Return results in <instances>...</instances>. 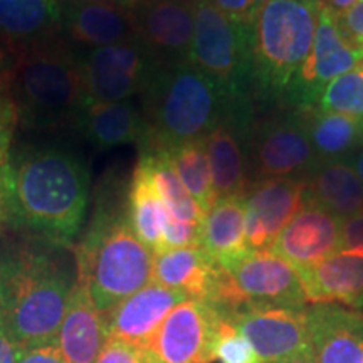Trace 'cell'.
<instances>
[{"instance_id":"1","label":"cell","mask_w":363,"mask_h":363,"mask_svg":"<svg viewBox=\"0 0 363 363\" xmlns=\"http://www.w3.org/2000/svg\"><path fill=\"white\" fill-rule=\"evenodd\" d=\"M4 224L71 249L83 229L91 177L74 148L54 142L22 143L0 167Z\"/></svg>"},{"instance_id":"2","label":"cell","mask_w":363,"mask_h":363,"mask_svg":"<svg viewBox=\"0 0 363 363\" xmlns=\"http://www.w3.org/2000/svg\"><path fill=\"white\" fill-rule=\"evenodd\" d=\"M76 281L71 249L19 233L0 240V315L19 350L56 342Z\"/></svg>"},{"instance_id":"3","label":"cell","mask_w":363,"mask_h":363,"mask_svg":"<svg viewBox=\"0 0 363 363\" xmlns=\"http://www.w3.org/2000/svg\"><path fill=\"white\" fill-rule=\"evenodd\" d=\"M94 214L76 246L78 281L88 288L98 310L110 311L116 303L145 288L153 278V251L131 229L126 202L120 199L121 180L103 182Z\"/></svg>"},{"instance_id":"4","label":"cell","mask_w":363,"mask_h":363,"mask_svg":"<svg viewBox=\"0 0 363 363\" xmlns=\"http://www.w3.org/2000/svg\"><path fill=\"white\" fill-rule=\"evenodd\" d=\"M140 94L147 123L140 153L203 140L227 110L219 86L190 61L157 66Z\"/></svg>"},{"instance_id":"5","label":"cell","mask_w":363,"mask_h":363,"mask_svg":"<svg viewBox=\"0 0 363 363\" xmlns=\"http://www.w3.org/2000/svg\"><path fill=\"white\" fill-rule=\"evenodd\" d=\"M9 96L24 130L71 128L83 108L78 49L65 35L17 49Z\"/></svg>"},{"instance_id":"6","label":"cell","mask_w":363,"mask_h":363,"mask_svg":"<svg viewBox=\"0 0 363 363\" xmlns=\"http://www.w3.org/2000/svg\"><path fill=\"white\" fill-rule=\"evenodd\" d=\"M321 0H266L252 27L254 99L288 104L315 40Z\"/></svg>"},{"instance_id":"7","label":"cell","mask_w":363,"mask_h":363,"mask_svg":"<svg viewBox=\"0 0 363 363\" xmlns=\"http://www.w3.org/2000/svg\"><path fill=\"white\" fill-rule=\"evenodd\" d=\"M190 59L219 86L227 111L254 116L252 26L238 22L211 0H194Z\"/></svg>"},{"instance_id":"8","label":"cell","mask_w":363,"mask_h":363,"mask_svg":"<svg viewBox=\"0 0 363 363\" xmlns=\"http://www.w3.org/2000/svg\"><path fill=\"white\" fill-rule=\"evenodd\" d=\"M83 106L128 101L140 94L158 66L136 38L93 49H78Z\"/></svg>"},{"instance_id":"9","label":"cell","mask_w":363,"mask_h":363,"mask_svg":"<svg viewBox=\"0 0 363 363\" xmlns=\"http://www.w3.org/2000/svg\"><path fill=\"white\" fill-rule=\"evenodd\" d=\"M318 163L303 111L254 125L247 140V174L252 179H306Z\"/></svg>"},{"instance_id":"10","label":"cell","mask_w":363,"mask_h":363,"mask_svg":"<svg viewBox=\"0 0 363 363\" xmlns=\"http://www.w3.org/2000/svg\"><path fill=\"white\" fill-rule=\"evenodd\" d=\"M362 61L363 51L355 48L340 29L337 13L321 4L311 54L286 106L296 111L311 110L326 84L355 69Z\"/></svg>"},{"instance_id":"11","label":"cell","mask_w":363,"mask_h":363,"mask_svg":"<svg viewBox=\"0 0 363 363\" xmlns=\"http://www.w3.org/2000/svg\"><path fill=\"white\" fill-rule=\"evenodd\" d=\"M242 298L244 305L306 308V294L291 262L272 251H246L220 266Z\"/></svg>"},{"instance_id":"12","label":"cell","mask_w":363,"mask_h":363,"mask_svg":"<svg viewBox=\"0 0 363 363\" xmlns=\"http://www.w3.org/2000/svg\"><path fill=\"white\" fill-rule=\"evenodd\" d=\"M135 38L158 66L190 59L194 39V0H128Z\"/></svg>"},{"instance_id":"13","label":"cell","mask_w":363,"mask_h":363,"mask_svg":"<svg viewBox=\"0 0 363 363\" xmlns=\"http://www.w3.org/2000/svg\"><path fill=\"white\" fill-rule=\"evenodd\" d=\"M220 313L199 299H185L163 320L150 343L157 363H212Z\"/></svg>"},{"instance_id":"14","label":"cell","mask_w":363,"mask_h":363,"mask_svg":"<svg viewBox=\"0 0 363 363\" xmlns=\"http://www.w3.org/2000/svg\"><path fill=\"white\" fill-rule=\"evenodd\" d=\"M222 318L238 328L264 363H279L311 348L306 308L246 305Z\"/></svg>"},{"instance_id":"15","label":"cell","mask_w":363,"mask_h":363,"mask_svg":"<svg viewBox=\"0 0 363 363\" xmlns=\"http://www.w3.org/2000/svg\"><path fill=\"white\" fill-rule=\"evenodd\" d=\"M343 219L326 211L306 195L293 219L286 224L271 251L306 271L342 251Z\"/></svg>"},{"instance_id":"16","label":"cell","mask_w":363,"mask_h":363,"mask_svg":"<svg viewBox=\"0 0 363 363\" xmlns=\"http://www.w3.org/2000/svg\"><path fill=\"white\" fill-rule=\"evenodd\" d=\"M305 185V179L251 180L244 190L249 251H271L281 230L301 206Z\"/></svg>"},{"instance_id":"17","label":"cell","mask_w":363,"mask_h":363,"mask_svg":"<svg viewBox=\"0 0 363 363\" xmlns=\"http://www.w3.org/2000/svg\"><path fill=\"white\" fill-rule=\"evenodd\" d=\"M62 35L76 49H93L135 38L123 0H65Z\"/></svg>"},{"instance_id":"18","label":"cell","mask_w":363,"mask_h":363,"mask_svg":"<svg viewBox=\"0 0 363 363\" xmlns=\"http://www.w3.org/2000/svg\"><path fill=\"white\" fill-rule=\"evenodd\" d=\"M310 347L316 363H363V315L337 303L306 308Z\"/></svg>"},{"instance_id":"19","label":"cell","mask_w":363,"mask_h":363,"mask_svg":"<svg viewBox=\"0 0 363 363\" xmlns=\"http://www.w3.org/2000/svg\"><path fill=\"white\" fill-rule=\"evenodd\" d=\"M185 299L182 291L150 283L106 311L108 335L148 348L163 320Z\"/></svg>"},{"instance_id":"20","label":"cell","mask_w":363,"mask_h":363,"mask_svg":"<svg viewBox=\"0 0 363 363\" xmlns=\"http://www.w3.org/2000/svg\"><path fill=\"white\" fill-rule=\"evenodd\" d=\"M106 313L98 310L84 284L76 281L57 331V347L66 363H96L108 342Z\"/></svg>"},{"instance_id":"21","label":"cell","mask_w":363,"mask_h":363,"mask_svg":"<svg viewBox=\"0 0 363 363\" xmlns=\"http://www.w3.org/2000/svg\"><path fill=\"white\" fill-rule=\"evenodd\" d=\"M220 274L222 267L201 246L169 249L153 256L152 283L208 305L214 301Z\"/></svg>"},{"instance_id":"22","label":"cell","mask_w":363,"mask_h":363,"mask_svg":"<svg viewBox=\"0 0 363 363\" xmlns=\"http://www.w3.org/2000/svg\"><path fill=\"white\" fill-rule=\"evenodd\" d=\"M252 128L227 115L206 136V152L216 199L244 194L251 184L247 174V140Z\"/></svg>"},{"instance_id":"23","label":"cell","mask_w":363,"mask_h":363,"mask_svg":"<svg viewBox=\"0 0 363 363\" xmlns=\"http://www.w3.org/2000/svg\"><path fill=\"white\" fill-rule=\"evenodd\" d=\"M308 305L337 303L363 310V254L340 251L320 264L298 271Z\"/></svg>"},{"instance_id":"24","label":"cell","mask_w":363,"mask_h":363,"mask_svg":"<svg viewBox=\"0 0 363 363\" xmlns=\"http://www.w3.org/2000/svg\"><path fill=\"white\" fill-rule=\"evenodd\" d=\"M71 128L99 150L128 143H143L147 123L142 108L130 101L86 104L72 121Z\"/></svg>"},{"instance_id":"25","label":"cell","mask_w":363,"mask_h":363,"mask_svg":"<svg viewBox=\"0 0 363 363\" xmlns=\"http://www.w3.org/2000/svg\"><path fill=\"white\" fill-rule=\"evenodd\" d=\"M61 0H0V39L13 49L62 35Z\"/></svg>"},{"instance_id":"26","label":"cell","mask_w":363,"mask_h":363,"mask_svg":"<svg viewBox=\"0 0 363 363\" xmlns=\"http://www.w3.org/2000/svg\"><path fill=\"white\" fill-rule=\"evenodd\" d=\"M201 247L219 266L249 251L244 194L219 197L208 208L201 224Z\"/></svg>"},{"instance_id":"27","label":"cell","mask_w":363,"mask_h":363,"mask_svg":"<svg viewBox=\"0 0 363 363\" xmlns=\"http://www.w3.org/2000/svg\"><path fill=\"white\" fill-rule=\"evenodd\" d=\"M305 182L306 197L340 219L363 212V184L348 160L320 162Z\"/></svg>"},{"instance_id":"28","label":"cell","mask_w":363,"mask_h":363,"mask_svg":"<svg viewBox=\"0 0 363 363\" xmlns=\"http://www.w3.org/2000/svg\"><path fill=\"white\" fill-rule=\"evenodd\" d=\"M126 214L136 238L155 254L160 249L169 211L142 162H138L131 177L126 194Z\"/></svg>"},{"instance_id":"29","label":"cell","mask_w":363,"mask_h":363,"mask_svg":"<svg viewBox=\"0 0 363 363\" xmlns=\"http://www.w3.org/2000/svg\"><path fill=\"white\" fill-rule=\"evenodd\" d=\"M318 162L348 160L360 145V121L337 113L303 111Z\"/></svg>"},{"instance_id":"30","label":"cell","mask_w":363,"mask_h":363,"mask_svg":"<svg viewBox=\"0 0 363 363\" xmlns=\"http://www.w3.org/2000/svg\"><path fill=\"white\" fill-rule=\"evenodd\" d=\"M138 162L147 167L170 217L182 222H190V224H202L203 212L182 185L165 152L140 153Z\"/></svg>"},{"instance_id":"31","label":"cell","mask_w":363,"mask_h":363,"mask_svg":"<svg viewBox=\"0 0 363 363\" xmlns=\"http://www.w3.org/2000/svg\"><path fill=\"white\" fill-rule=\"evenodd\" d=\"M203 140L179 145V147L167 150L165 153L169 155V160L174 167L175 174L179 175L182 185L206 216V212H208V208L214 206L217 199L214 189H212L211 169H208L206 142Z\"/></svg>"},{"instance_id":"32","label":"cell","mask_w":363,"mask_h":363,"mask_svg":"<svg viewBox=\"0 0 363 363\" xmlns=\"http://www.w3.org/2000/svg\"><path fill=\"white\" fill-rule=\"evenodd\" d=\"M315 110L363 121V67L358 66L326 84Z\"/></svg>"},{"instance_id":"33","label":"cell","mask_w":363,"mask_h":363,"mask_svg":"<svg viewBox=\"0 0 363 363\" xmlns=\"http://www.w3.org/2000/svg\"><path fill=\"white\" fill-rule=\"evenodd\" d=\"M214 360L220 363H264L254 352L251 343L224 318H220L219 328H217Z\"/></svg>"},{"instance_id":"34","label":"cell","mask_w":363,"mask_h":363,"mask_svg":"<svg viewBox=\"0 0 363 363\" xmlns=\"http://www.w3.org/2000/svg\"><path fill=\"white\" fill-rule=\"evenodd\" d=\"M96 363H157V360L148 348L120 338H108Z\"/></svg>"},{"instance_id":"35","label":"cell","mask_w":363,"mask_h":363,"mask_svg":"<svg viewBox=\"0 0 363 363\" xmlns=\"http://www.w3.org/2000/svg\"><path fill=\"white\" fill-rule=\"evenodd\" d=\"M190 246H201V224L182 222L169 216L165 229H163L160 249L157 252Z\"/></svg>"},{"instance_id":"36","label":"cell","mask_w":363,"mask_h":363,"mask_svg":"<svg viewBox=\"0 0 363 363\" xmlns=\"http://www.w3.org/2000/svg\"><path fill=\"white\" fill-rule=\"evenodd\" d=\"M19 125L16 104L9 93H0V167L11 157L16 126Z\"/></svg>"},{"instance_id":"37","label":"cell","mask_w":363,"mask_h":363,"mask_svg":"<svg viewBox=\"0 0 363 363\" xmlns=\"http://www.w3.org/2000/svg\"><path fill=\"white\" fill-rule=\"evenodd\" d=\"M211 2L238 22L252 26L266 0H211Z\"/></svg>"},{"instance_id":"38","label":"cell","mask_w":363,"mask_h":363,"mask_svg":"<svg viewBox=\"0 0 363 363\" xmlns=\"http://www.w3.org/2000/svg\"><path fill=\"white\" fill-rule=\"evenodd\" d=\"M338 24L347 39L363 51V0H357L347 12L340 13Z\"/></svg>"},{"instance_id":"39","label":"cell","mask_w":363,"mask_h":363,"mask_svg":"<svg viewBox=\"0 0 363 363\" xmlns=\"http://www.w3.org/2000/svg\"><path fill=\"white\" fill-rule=\"evenodd\" d=\"M342 251L363 254V212L343 220Z\"/></svg>"},{"instance_id":"40","label":"cell","mask_w":363,"mask_h":363,"mask_svg":"<svg viewBox=\"0 0 363 363\" xmlns=\"http://www.w3.org/2000/svg\"><path fill=\"white\" fill-rule=\"evenodd\" d=\"M17 363H66L57 343H45L19 352Z\"/></svg>"},{"instance_id":"41","label":"cell","mask_w":363,"mask_h":363,"mask_svg":"<svg viewBox=\"0 0 363 363\" xmlns=\"http://www.w3.org/2000/svg\"><path fill=\"white\" fill-rule=\"evenodd\" d=\"M13 66H16V49L0 39V93H9Z\"/></svg>"},{"instance_id":"42","label":"cell","mask_w":363,"mask_h":363,"mask_svg":"<svg viewBox=\"0 0 363 363\" xmlns=\"http://www.w3.org/2000/svg\"><path fill=\"white\" fill-rule=\"evenodd\" d=\"M19 347L9 333L4 318L0 315V363H17L19 358Z\"/></svg>"},{"instance_id":"43","label":"cell","mask_w":363,"mask_h":363,"mask_svg":"<svg viewBox=\"0 0 363 363\" xmlns=\"http://www.w3.org/2000/svg\"><path fill=\"white\" fill-rule=\"evenodd\" d=\"M355 2H357V0H321V4H323L325 7H328L330 11L337 13V16H340V13H343V12H347L348 9H350Z\"/></svg>"},{"instance_id":"44","label":"cell","mask_w":363,"mask_h":363,"mask_svg":"<svg viewBox=\"0 0 363 363\" xmlns=\"http://www.w3.org/2000/svg\"><path fill=\"white\" fill-rule=\"evenodd\" d=\"M348 162L352 163V167L355 169L357 175L360 177V180L363 184V150H358L357 153H353V155L348 158Z\"/></svg>"},{"instance_id":"45","label":"cell","mask_w":363,"mask_h":363,"mask_svg":"<svg viewBox=\"0 0 363 363\" xmlns=\"http://www.w3.org/2000/svg\"><path fill=\"white\" fill-rule=\"evenodd\" d=\"M279 363H316V362H315V357H313L311 348H310V350L298 353V355H294L291 358H286V360L279 362Z\"/></svg>"},{"instance_id":"46","label":"cell","mask_w":363,"mask_h":363,"mask_svg":"<svg viewBox=\"0 0 363 363\" xmlns=\"http://www.w3.org/2000/svg\"><path fill=\"white\" fill-rule=\"evenodd\" d=\"M4 222V197H2V187H0V224Z\"/></svg>"},{"instance_id":"47","label":"cell","mask_w":363,"mask_h":363,"mask_svg":"<svg viewBox=\"0 0 363 363\" xmlns=\"http://www.w3.org/2000/svg\"><path fill=\"white\" fill-rule=\"evenodd\" d=\"M360 145L363 147V121H360Z\"/></svg>"},{"instance_id":"48","label":"cell","mask_w":363,"mask_h":363,"mask_svg":"<svg viewBox=\"0 0 363 363\" xmlns=\"http://www.w3.org/2000/svg\"><path fill=\"white\" fill-rule=\"evenodd\" d=\"M360 67H363V61H362V62H360Z\"/></svg>"}]
</instances>
